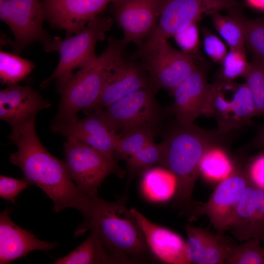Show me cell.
<instances>
[{"label":"cell","mask_w":264,"mask_h":264,"mask_svg":"<svg viewBox=\"0 0 264 264\" xmlns=\"http://www.w3.org/2000/svg\"><path fill=\"white\" fill-rule=\"evenodd\" d=\"M34 67L31 61L16 54L0 51V79L3 84H17L25 79Z\"/></svg>","instance_id":"f1b7e54d"},{"label":"cell","mask_w":264,"mask_h":264,"mask_svg":"<svg viewBox=\"0 0 264 264\" xmlns=\"http://www.w3.org/2000/svg\"><path fill=\"white\" fill-rule=\"evenodd\" d=\"M112 24V18L99 15L78 33L62 40L57 51L60 55L58 64L52 75L43 81L41 88H46L54 79H65L75 69L84 67L94 62L97 57L95 54L96 44L105 39Z\"/></svg>","instance_id":"ba28073f"},{"label":"cell","mask_w":264,"mask_h":264,"mask_svg":"<svg viewBox=\"0 0 264 264\" xmlns=\"http://www.w3.org/2000/svg\"><path fill=\"white\" fill-rule=\"evenodd\" d=\"M51 129L66 137H74L107 157L116 159L115 149L120 137L96 112L82 119L77 117L70 121L53 122Z\"/></svg>","instance_id":"9a60e30c"},{"label":"cell","mask_w":264,"mask_h":264,"mask_svg":"<svg viewBox=\"0 0 264 264\" xmlns=\"http://www.w3.org/2000/svg\"><path fill=\"white\" fill-rule=\"evenodd\" d=\"M262 240L253 238L235 245L225 260L227 264H264Z\"/></svg>","instance_id":"1f68e13d"},{"label":"cell","mask_w":264,"mask_h":264,"mask_svg":"<svg viewBox=\"0 0 264 264\" xmlns=\"http://www.w3.org/2000/svg\"><path fill=\"white\" fill-rule=\"evenodd\" d=\"M10 213V210L6 208L0 214V264L10 263L34 250L48 252L57 246V242L40 240L17 225L11 219Z\"/></svg>","instance_id":"d6986e66"},{"label":"cell","mask_w":264,"mask_h":264,"mask_svg":"<svg viewBox=\"0 0 264 264\" xmlns=\"http://www.w3.org/2000/svg\"><path fill=\"white\" fill-rule=\"evenodd\" d=\"M222 146H215L203 154L199 164V172L211 181H221L232 172L234 165Z\"/></svg>","instance_id":"484cf974"},{"label":"cell","mask_w":264,"mask_h":264,"mask_svg":"<svg viewBox=\"0 0 264 264\" xmlns=\"http://www.w3.org/2000/svg\"><path fill=\"white\" fill-rule=\"evenodd\" d=\"M186 256L190 264H221L225 263L233 247L237 244L223 235L187 224Z\"/></svg>","instance_id":"44dd1931"},{"label":"cell","mask_w":264,"mask_h":264,"mask_svg":"<svg viewBox=\"0 0 264 264\" xmlns=\"http://www.w3.org/2000/svg\"><path fill=\"white\" fill-rule=\"evenodd\" d=\"M142 175V190L148 199L154 201H163L175 195L176 179L168 169L150 168Z\"/></svg>","instance_id":"603a6c76"},{"label":"cell","mask_w":264,"mask_h":264,"mask_svg":"<svg viewBox=\"0 0 264 264\" xmlns=\"http://www.w3.org/2000/svg\"><path fill=\"white\" fill-rule=\"evenodd\" d=\"M203 45L206 55L214 62L220 64L227 53L224 43L207 29L203 30Z\"/></svg>","instance_id":"d590c367"},{"label":"cell","mask_w":264,"mask_h":264,"mask_svg":"<svg viewBox=\"0 0 264 264\" xmlns=\"http://www.w3.org/2000/svg\"><path fill=\"white\" fill-rule=\"evenodd\" d=\"M198 22L193 23L173 37L181 51L196 57L199 43Z\"/></svg>","instance_id":"e575fe53"},{"label":"cell","mask_w":264,"mask_h":264,"mask_svg":"<svg viewBox=\"0 0 264 264\" xmlns=\"http://www.w3.org/2000/svg\"><path fill=\"white\" fill-rule=\"evenodd\" d=\"M31 185L24 178L19 179L0 175V197L6 200L15 203V198L17 196Z\"/></svg>","instance_id":"8d00e7d4"},{"label":"cell","mask_w":264,"mask_h":264,"mask_svg":"<svg viewBox=\"0 0 264 264\" xmlns=\"http://www.w3.org/2000/svg\"><path fill=\"white\" fill-rule=\"evenodd\" d=\"M231 103L233 130L246 125L253 116H256L254 99L245 83L237 86Z\"/></svg>","instance_id":"83f0119b"},{"label":"cell","mask_w":264,"mask_h":264,"mask_svg":"<svg viewBox=\"0 0 264 264\" xmlns=\"http://www.w3.org/2000/svg\"><path fill=\"white\" fill-rule=\"evenodd\" d=\"M55 264H121L107 250L98 234L90 231L87 238L76 249L58 258Z\"/></svg>","instance_id":"7402d4cb"},{"label":"cell","mask_w":264,"mask_h":264,"mask_svg":"<svg viewBox=\"0 0 264 264\" xmlns=\"http://www.w3.org/2000/svg\"><path fill=\"white\" fill-rule=\"evenodd\" d=\"M247 172L252 182L264 190V154L256 157L247 166Z\"/></svg>","instance_id":"74e56055"},{"label":"cell","mask_w":264,"mask_h":264,"mask_svg":"<svg viewBox=\"0 0 264 264\" xmlns=\"http://www.w3.org/2000/svg\"><path fill=\"white\" fill-rule=\"evenodd\" d=\"M66 138L63 147L65 162L70 177L85 194L98 196V190L108 176H123L116 159L107 157L74 137Z\"/></svg>","instance_id":"52a82bcc"},{"label":"cell","mask_w":264,"mask_h":264,"mask_svg":"<svg viewBox=\"0 0 264 264\" xmlns=\"http://www.w3.org/2000/svg\"><path fill=\"white\" fill-rule=\"evenodd\" d=\"M163 147L161 142H154L126 159L129 180L156 164L162 165Z\"/></svg>","instance_id":"f546056e"},{"label":"cell","mask_w":264,"mask_h":264,"mask_svg":"<svg viewBox=\"0 0 264 264\" xmlns=\"http://www.w3.org/2000/svg\"><path fill=\"white\" fill-rule=\"evenodd\" d=\"M156 128V126L143 127L119 138L115 149V156L126 159L153 142Z\"/></svg>","instance_id":"4dcf8cb0"},{"label":"cell","mask_w":264,"mask_h":264,"mask_svg":"<svg viewBox=\"0 0 264 264\" xmlns=\"http://www.w3.org/2000/svg\"><path fill=\"white\" fill-rule=\"evenodd\" d=\"M125 199L108 201L87 195L79 210L84 221L75 235L96 232L108 251L122 264L152 262L155 257Z\"/></svg>","instance_id":"7a4b0ae2"},{"label":"cell","mask_w":264,"mask_h":264,"mask_svg":"<svg viewBox=\"0 0 264 264\" xmlns=\"http://www.w3.org/2000/svg\"><path fill=\"white\" fill-rule=\"evenodd\" d=\"M156 89L151 85L140 88L96 112L120 138L139 128L156 126L159 117Z\"/></svg>","instance_id":"9c48e42d"},{"label":"cell","mask_w":264,"mask_h":264,"mask_svg":"<svg viewBox=\"0 0 264 264\" xmlns=\"http://www.w3.org/2000/svg\"><path fill=\"white\" fill-rule=\"evenodd\" d=\"M0 17L13 34L12 45L15 54L35 42L41 43L46 52L57 51L62 39L51 37L43 28L46 16L40 0H1Z\"/></svg>","instance_id":"8992f818"},{"label":"cell","mask_w":264,"mask_h":264,"mask_svg":"<svg viewBox=\"0 0 264 264\" xmlns=\"http://www.w3.org/2000/svg\"><path fill=\"white\" fill-rule=\"evenodd\" d=\"M211 88L205 71L197 66L172 92L173 110L178 124L193 125L195 120L203 114Z\"/></svg>","instance_id":"e0dca14e"},{"label":"cell","mask_w":264,"mask_h":264,"mask_svg":"<svg viewBox=\"0 0 264 264\" xmlns=\"http://www.w3.org/2000/svg\"><path fill=\"white\" fill-rule=\"evenodd\" d=\"M128 44L123 38H110L94 62L65 79L57 80L61 99L53 122L74 120L80 110L89 113L92 111L110 72L124 55Z\"/></svg>","instance_id":"277c9868"},{"label":"cell","mask_w":264,"mask_h":264,"mask_svg":"<svg viewBox=\"0 0 264 264\" xmlns=\"http://www.w3.org/2000/svg\"><path fill=\"white\" fill-rule=\"evenodd\" d=\"M51 106L31 86H8L0 91V118L17 131L35 121L37 113Z\"/></svg>","instance_id":"5bb4252c"},{"label":"cell","mask_w":264,"mask_h":264,"mask_svg":"<svg viewBox=\"0 0 264 264\" xmlns=\"http://www.w3.org/2000/svg\"><path fill=\"white\" fill-rule=\"evenodd\" d=\"M135 59H141L152 86L172 93L198 66L196 56L175 49L168 41Z\"/></svg>","instance_id":"8fae6325"},{"label":"cell","mask_w":264,"mask_h":264,"mask_svg":"<svg viewBox=\"0 0 264 264\" xmlns=\"http://www.w3.org/2000/svg\"><path fill=\"white\" fill-rule=\"evenodd\" d=\"M247 148H264V125L259 130L254 139L246 146Z\"/></svg>","instance_id":"f35d334b"},{"label":"cell","mask_w":264,"mask_h":264,"mask_svg":"<svg viewBox=\"0 0 264 264\" xmlns=\"http://www.w3.org/2000/svg\"><path fill=\"white\" fill-rule=\"evenodd\" d=\"M230 133L207 130L194 124L172 129L161 142L162 165L175 176L176 187L174 206L190 219L197 203L192 195L204 153L215 146L223 147L230 139Z\"/></svg>","instance_id":"3957f363"},{"label":"cell","mask_w":264,"mask_h":264,"mask_svg":"<svg viewBox=\"0 0 264 264\" xmlns=\"http://www.w3.org/2000/svg\"><path fill=\"white\" fill-rule=\"evenodd\" d=\"M9 138L17 147V151L10 154V162L21 168L23 178L51 199L53 210L59 213L72 208L79 211L87 194L73 181L65 162L44 147L37 134L35 121L11 132Z\"/></svg>","instance_id":"6da1fadb"},{"label":"cell","mask_w":264,"mask_h":264,"mask_svg":"<svg viewBox=\"0 0 264 264\" xmlns=\"http://www.w3.org/2000/svg\"><path fill=\"white\" fill-rule=\"evenodd\" d=\"M166 0H119L111 3L114 20L128 44L140 46L154 32Z\"/></svg>","instance_id":"7c38bea8"},{"label":"cell","mask_w":264,"mask_h":264,"mask_svg":"<svg viewBox=\"0 0 264 264\" xmlns=\"http://www.w3.org/2000/svg\"><path fill=\"white\" fill-rule=\"evenodd\" d=\"M241 7L229 10L227 16L216 12L211 16L215 28L230 49L245 50L243 30L239 18Z\"/></svg>","instance_id":"d4e9b609"},{"label":"cell","mask_w":264,"mask_h":264,"mask_svg":"<svg viewBox=\"0 0 264 264\" xmlns=\"http://www.w3.org/2000/svg\"><path fill=\"white\" fill-rule=\"evenodd\" d=\"M119 0H43L46 20L66 32V38L82 31L110 3Z\"/></svg>","instance_id":"4fadbf2b"},{"label":"cell","mask_w":264,"mask_h":264,"mask_svg":"<svg viewBox=\"0 0 264 264\" xmlns=\"http://www.w3.org/2000/svg\"><path fill=\"white\" fill-rule=\"evenodd\" d=\"M235 238L243 242L264 238V190L251 181L228 226Z\"/></svg>","instance_id":"ac0fdd59"},{"label":"cell","mask_w":264,"mask_h":264,"mask_svg":"<svg viewBox=\"0 0 264 264\" xmlns=\"http://www.w3.org/2000/svg\"><path fill=\"white\" fill-rule=\"evenodd\" d=\"M244 77L254 99L256 116H264V66L252 61Z\"/></svg>","instance_id":"836d02e7"},{"label":"cell","mask_w":264,"mask_h":264,"mask_svg":"<svg viewBox=\"0 0 264 264\" xmlns=\"http://www.w3.org/2000/svg\"><path fill=\"white\" fill-rule=\"evenodd\" d=\"M1 0H0V1H1Z\"/></svg>","instance_id":"b9f144b4"},{"label":"cell","mask_w":264,"mask_h":264,"mask_svg":"<svg viewBox=\"0 0 264 264\" xmlns=\"http://www.w3.org/2000/svg\"><path fill=\"white\" fill-rule=\"evenodd\" d=\"M262 242L264 243V238H263V239L262 240Z\"/></svg>","instance_id":"60d3db41"},{"label":"cell","mask_w":264,"mask_h":264,"mask_svg":"<svg viewBox=\"0 0 264 264\" xmlns=\"http://www.w3.org/2000/svg\"><path fill=\"white\" fill-rule=\"evenodd\" d=\"M250 181L247 166L234 165L232 172L220 181L208 200L197 204L191 220L206 215L218 233L223 235Z\"/></svg>","instance_id":"30bf717a"},{"label":"cell","mask_w":264,"mask_h":264,"mask_svg":"<svg viewBox=\"0 0 264 264\" xmlns=\"http://www.w3.org/2000/svg\"><path fill=\"white\" fill-rule=\"evenodd\" d=\"M131 210L155 258L168 264H189L186 242L180 236L151 221L135 208H131Z\"/></svg>","instance_id":"ffe728a7"},{"label":"cell","mask_w":264,"mask_h":264,"mask_svg":"<svg viewBox=\"0 0 264 264\" xmlns=\"http://www.w3.org/2000/svg\"><path fill=\"white\" fill-rule=\"evenodd\" d=\"M224 83L218 79L211 84V90L203 111L206 116H213L218 124V130L224 133H230L231 124V103L224 95Z\"/></svg>","instance_id":"cb8c5ba5"},{"label":"cell","mask_w":264,"mask_h":264,"mask_svg":"<svg viewBox=\"0 0 264 264\" xmlns=\"http://www.w3.org/2000/svg\"><path fill=\"white\" fill-rule=\"evenodd\" d=\"M241 6L239 0H166L155 30L134 54L149 52L204 15Z\"/></svg>","instance_id":"5b68a950"},{"label":"cell","mask_w":264,"mask_h":264,"mask_svg":"<svg viewBox=\"0 0 264 264\" xmlns=\"http://www.w3.org/2000/svg\"><path fill=\"white\" fill-rule=\"evenodd\" d=\"M239 18L242 24L245 48L252 57V61L264 66V19H248L241 8Z\"/></svg>","instance_id":"4316f807"},{"label":"cell","mask_w":264,"mask_h":264,"mask_svg":"<svg viewBox=\"0 0 264 264\" xmlns=\"http://www.w3.org/2000/svg\"><path fill=\"white\" fill-rule=\"evenodd\" d=\"M246 3L251 8L264 11V0H244Z\"/></svg>","instance_id":"ab89813d"},{"label":"cell","mask_w":264,"mask_h":264,"mask_svg":"<svg viewBox=\"0 0 264 264\" xmlns=\"http://www.w3.org/2000/svg\"><path fill=\"white\" fill-rule=\"evenodd\" d=\"M136 59L124 55L110 72L103 91L92 110H101L124 96L150 85L148 73Z\"/></svg>","instance_id":"2e32d148"},{"label":"cell","mask_w":264,"mask_h":264,"mask_svg":"<svg viewBox=\"0 0 264 264\" xmlns=\"http://www.w3.org/2000/svg\"><path fill=\"white\" fill-rule=\"evenodd\" d=\"M219 79L226 84H232L236 78L244 77L249 66L245 55V50L230 49L222 62Z\"/></svg>","instance_id":"d6a6232c"}]
</instances>
